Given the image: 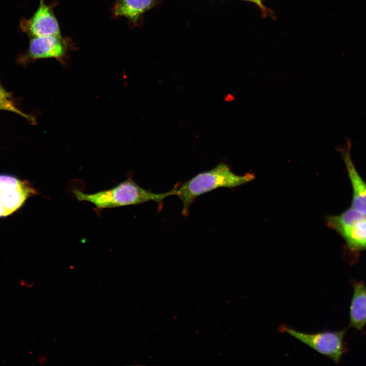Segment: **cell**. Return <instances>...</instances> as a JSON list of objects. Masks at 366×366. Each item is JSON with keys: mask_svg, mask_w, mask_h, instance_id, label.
Instances as JSON below:
<instances>
[{"mask_svg": "<svg viewBox=\"0 0 366 366\" xmlns=\"http://www.w3.org/2000/svg\"><path fill=\"white\" fill-rule=\"evenodd\" d=\"M340 151L345 163L353 191L351 207L366 215V182L357 172L350 155V143Z\"/></svg>", "mask_w": 366, "mask_h": 366, "instance_id": "cell-8", "label": "cell"}, {"mask_svg": "<svg viewBox=\"0 0 366 366\" xmlns=\"http://www.w3.org/2000/svg\"><path fill=\"white\" fill-rule=\"evenodd\" d=\"M36 191L27 181L8 174H0V218L12 215Z\"/></svg>", "mask_w": 366, "mask_h": 366, "instance_id": "cell-5", "label": "cell"}, {"mask_svg": "<svg viewBox=\"0 0 366 366\" xmlns=\"http://www.w3.org/2000/svg\"><path fill=\"white\" fill-rule=\"evenodd\" d=\"M279 330L283 333H287L337 364L340 361L346 351L344 342L346 329L336 331H324L308 333L282 325L280 326Z\"/></svg>", "mask_w": 366, "mask_h": 366, "instance_id": "cell-3", "label": "cell"}, {"mask_svg": "<svg viewBox=\"0 0 366 366\" xmlns=\"http://www.w3.org/2000/svg\"><path fill=\"white\" fill-rule=\"evenodd\" d=\"M55 4H47L40 0L39 6L33 16L22 23V28L32 37L60 35L57 19L53 12Z\"/></svg>", "mask_w": 366, "mask_h": 366, "instance_id": "cell-7", "label": "cell"}, {"mask_svg": "<svg viewBox=\"0 0 366 366\" xmlns=\"http://www.w3.org/2000/svg\"><path fill=\"white\" fill-rule=\"evenodd\" d=\"M72 48L70 39L61 35L32 37L26 57L29 60L54 58L65 65L69 51Z\"/></svg>", "mask_w": 366, "mask_h": 366, "instance_id": "cell-6", "label": "cell"}, {"mask_svg": "<svg viewBox=\"0 0 366 366\" xmlns=\"http://www.w3.org/2000/svg\"><path fill=\"white\" fill-rule=\"evenodd\" d=\"M244 1H250L252 2H253L257 4L259 7L260 8L261 11L264 13L265 15H266L267 14H268L269 12L268 11L267 9L265 7V6L263 5L262 3L261 2V0H244Z\"/></svg>", "mask_w": 366, "mask_h": 366, "instance_id": "cell-12", "label": "cell"}, {"mask_svg": "<svg viewBox=\"0 0 366 366\" xmlns=\"http://www.w3.org/2000/svg\"><path fill=\"white\" fill-rule=\"evenodd\" d=\"M353 293L349 308V325L358 330L366 325V286L362 282L353 284Z\"/></svg>", "mask_w": 366, "mask_h": 366, "instance_id": "cell-9", "label": "cell"}, {"mask_svg": "<svg viewBox=\"0 0 366 366\" xmlns=\"http://www.w3.org/2000/svg\"><path fill=\"white\" fill-rule=\"evenodd\" d=\"M157 0H116L112 9L115 17H125L136 23L144 13L153 8Z\"/></svg>", "mask_w": 366, "mask_h": 366, "instance_id": "cell-10", "label": "cell"}, {"mask_svg": "<svg viewBox=\"0 0 366 366\" xmlns=\"http://www.w3.org/2000/svg\"><path fill=\"white\" fill-rule=\"evenodd\" d=\"M326 223L342 236L350 250H366V215L351 207L340 215L328 216Z\"/></svg>", "mask_w": 366, "mask_h": 366, "instance_id": "cell-4", "label": "cell"}, {"mask_svg": "<svg viewBox=\"0 0 366 366\" xmlns=\"http://www.w3.org/2000/svg\"><path fill=\"white\" fill-rule=\"evenodd\" d=\"M0 98L3 99H9L10 94L0 84Z\"/></svg>", "mask_w": 366, "mask_h": 366, "instance_id": "cell-13", "label": "cell"}, {"mask_svg": "<svg viewBox=\"0 0 366 366\" xmlns=\"http://www.w3.org/2000/svg\"><path fill=\"white\" fill-rule=\"evenodd\" d=\"M255 176L251 173L238 175L225 163H220L209 170L199 173L182 184H177L176 194L182 203L181 215H188L189 208L199 196L220 188H233L250 181Z\"/></svg>", "mask_w": 366, "mask_h": 366, "instance_id": "cell-1", "label": "cell"}, {"mask_svg": "<svg viewBox=\"0 0 366 366\" xmlns=\"http://www.w3.org/2000/svg\"><path fill=\"white\" fill-rule=\"evenodd\" d=\"M0 110H5L16 113L28 119L33 124L36 122L35 117L24 113L17 109L15 105L9 100L0 98Z\"/></svg>", "mask_w": 366, "mask_h": 366, "instance_id": "cell-11", "label": "cell"}, {"mask_svg": "<svg viewBox=\"0 0 366 366\" xmlns=\"http://www.w3.org/2000/svg\"><path fill=\"white\" fill-rule=\"evenodd\" d=\"M73 193L78 200L89 202L98 209L137 205L150 201L156 202L161 208L165 198L175 195L176 188L164 193H154L142 188L129 178L113 188L94 194L84 193L77 189H74Z\"/></svg>", "mask_w": 366, "mask_h": 366, "instance_id": "cell-2", "label": "cell"}]
</instances>
